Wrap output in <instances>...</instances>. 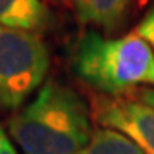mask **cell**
I'll return each instance as SVG.
<instances>
[{
  "label": "cell",
  "mask_w": 154,
  "mask_h": 154,
  "mask_svg": "<svg viewBox=\"0 0 154 154\" xmlns=\"http://www.w3.org/2000/svg\"><path fill=\"white\" fill-rule=\"evenodd\" d=\"M135 33H137L139 36H142L154 50V5L147 11V14L144 16L142 21L139 22Z\"/></svg>",
  "instance_id": "cell-8"
},
{
  "label": "cell",
  "mask_w": 154,
  "mask_h": 154,
  "mask_svg": "<svg viewBox=\"0 0 154 154\" xmlns=\"http://www.w3.org/2000/svg\"><path fill=\"white\" fill-rule=\"evenodd\" d=\"M48 2H60V0H48Z\"/></svg>",
  "instance_id": "cell-11"
},
{
  "label": "cell",
  "mask_w": 154,
  "mask_h": 154,
  "mask_svg": "<svg viewBox=\"0 0 154 154\" xmlns=\"http://www.w3.org/2000/svg\"><path fill=\"white\" fill-rule=\"evenodd\" d=\"M22 154H77L93 135L91 111L74 88L50 79L9 120Z\"/></svg>",
  "instance_id": "cell-1"
},
{
  "label": "cell",
  "mask_w": 154,
  "mask_h": 154,
  "mask_svg": "<svg viewBox=\"0 0 154 154\" xmlns=\"http://www.w3.org/2000/svg\"><path fill=\"white\" fill-rule=\"evenodd\" d=\"M48 69L50 51L39 34L0 26V111L21 110Z\"/></svg>",
  "instance_id": "cell-3"
},
{
  "label": "cell",
  "mask_w": 154,
  "mask_h": 154,
  "mask_svg": "<svg viewBox=\"0 0 154 154\" xmlns=\"http://www.w3.org/2000/svg\"><path fill=\"white\" fill-rule=\"evenodd\" d=\"M77 154H144L142 149L130 139L113 128H96Z\"/></svg>",
  "instance_id": "cell-7"
},
{
  "label": "cell",
  "mask_w": 154,
  "mask_h": 154,
  "mask_svg": "<svg viewBox=\"0 0 154 154\" xmlns=\"http://www.w3.org/2000/svg\"><path fill=\"white\" fill-rule=\"evenodd\" d=\"M0 154H19L2 125H0Z\"/></svg>",
  "instance_id": "cell-9"
},
{
  "label": "cell",
  "mask_w": 154,
  "mask_h": 154,
  "mask_svg": "<svg viewBox=\"0 0 154 154\" xmlns=\"http://www.w3.org/2000/svg\"><path fill=\"white\" fill-rule=\"evenodd\" d=\"M72 70L105 96H125L139 86H154V50L135 31L108 38L86 29L74 45Z\"/></svg>",
  "instance_id": "cell-2"
},
{
  "label": "cell",
  "mask_w": 154,
  "mask_h": 154,
  "mask_svg": "<svg viewBox=\"0 0 154 154\" xmlns=\"http://www.w3.org/2000/svg\"><path fill=\"white\" fill-rule=\"evenodd\" d=\"M134 94H135L139 99H142L146 105H149L151 108H154V89H149V88L137 89V91H134Z\"/></svg>",
  "instance_id": "cell-10"
},
{
  "label": "cell",
  "mask_w": 154,
  "mask_h": 154,
  "mask_svg": "<svg viewBox=\"0 0 154 154\" xmlns=\"http://www.w3.org/2000/svg\"><path fill=\"white\" fill-rule=\"evenodd\" d=\"M50 24V11L43 0H0V26L36 33Z\"/></svg>",
  "instance_id": "cell-6"
},
{
  "label": "cell",
  "mask_w": 154,
  "mask_h": 154,
  "mask_svg": "<svg viewBox=\"0 0 154 154\" xmlns=\"http://www.w3.org/2000/svg\"><path fill=\"white\" fill-rule=\"evenodd\" d=\"M132 0H74L77 21L115 33L125 22Z\"/></svg>",
  "instance_id": "cell-5"
},
{
  "label": "cell",
  "mask_w": 154,
  "mask_h": 154,
  "mask_svg": "<svg viewBox=\"0 0 154 154\" xmlns=\"http://www.w3.org/2000/svg\"><path fill=\"white\" fill-rule=\"evenodd\" d=\"M93 116L105 128H113L127 135L144 154H154V108L134 93L125 96H98L93 101Z\"/></svg>",
  "instance_id": "cell-4"
}]
</instances>
